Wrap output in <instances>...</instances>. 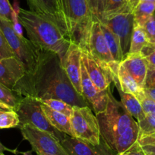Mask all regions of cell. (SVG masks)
<instances>
[{"mask_svg": "<svg viewBox=\"0 0 155 155\" xmlns=\"http://www.w3.org/2000/svg\"><path fill=\"white\" fill-rule=\"evenodd\" d=\"M15 92L22 97H34L39 100L57 99L72 107H90L84 96L76 91L71 84L59 56L46 50H41L35 73L25 77Z\"/></svg>", "mask_w": 155, "mask_h": 155, "instance_id": "1", "label": "cell"}, {"mask_svg": "<svg viewBox=\"0 0 155 155\" xmlns=\"http://www.w3.org/2000/svg\"><path fill=\"white\" fill-rule=\"evenodd\" d=\"M107 110L96 115L101 138L116 153L120 154L129 150L139 138L138 122L129 114L112 93H109Z\"/></svg>", "mask_w": 155, "mask_h": 155, "instance_id": "2", "label": "cell"}, {"mask_svg": "<svg viewBox=\"0 0 155 155\" xmlns=\"http://www.w3.org/2000/svg\"><path fill=\"white\" fill-rule=\"evenodd\" d=\"M18 17L29 40L40 50L52 52L62 60L71 40L57 25L31 10L18 8Z\"/></svg>", "mask_w": 155, "mask_h": 155, "instance_id": "3", "label": "cell"}, {"mask_svg": "<svg viewBox=\"0 0 155 155\" xmlns=\"http://www.w3.org/2000/svg\"><path fill=\"white\" fill-rule=\"evenodd\" d=\"M0 28L15 57L25 65L27 71L25 77L33 75L37 69L40 62L41 50L37 48L30 40L25 38L24 36L21 37L16 34L13 28L12 22L6 19L0 18Z\"/></svg>", "mask_w": 155, "mask_h": 155, "instance_id": "4", "label": "cell"}, {"mask_svg": "<svg viewBox=\"0 0 155 155\" xmlns=\"http://www.w3.org/2000/svg\"><path fill=\"white\" fill-rule=\"evenodd\" d=\"M15 111L19 117V126H33L40 130L53 134L60 141L65 136V134L59 132L50 124L42 110L41 101L37 98L30 96L23 97Z\"/></svg>", "mask_w": 155, "mask_h": 155, "instance_id": "5", "label": "cell"}, {"mask_svg": "<svg viewBox=\"0 0 155 155\" xmlns=\"http://www.w3.org/2000/svg\"><path fill=\"white\" fill-rule=\"evenodd\" d=\"M70 123L74 137L82 141L99 144L101 136L96 115L88 107H73Z\"/></svg>", "mask_w": 155, "mask_h": 155, "instance_id": "6", "label": "cell"}, {"mask_svg": "<svg viewBox=\"0 0 155 155\" xmlns=\"http://www.w3.org/2000/svg\"><path fill=\"white\" fill-rule=\"evenodd\" d=\"M22 136L31 144L33 151L46 155H68L60 140L50 132L31 126H19Z\"/></svg>", "mask_w": 155, "mask_h": 155, "instance_id": "7", "label": "cell"}, {"mask_svg": "<svg viewBox=\"0 0 155 155\" xmlns=\"http://www.w3.org/2000/svg\"><path fill=\"white\" fill-rule=\"evenodd\" d=\"M85 50L96 60L108 65L110 68L119 64L115 62L112 57L104 33L101 30V22L93 21L92 23L87 39V48Z\"/></svg>", "mask_w": 155, "mask_h": 155, "instance_id": "8", "label": "cell"}, {"mask_svg": "<svg viewBox=\"0 0 155 155\" xmlns=\"http://www.w3.org/2000/svg\"><path fill=\"white\" fill-rule=\"evenodd\" d=\"M81 50V62L95 87L101 91L110 88L113 82V71L110 67L96 60L87 50Z\"/></svg>", "mask_w": 155, "mask_h": 155, "instance_id": "9", "label": "cell"}, {"mask_svg": "<svg viewBox=\"0 0 155 155\" xmlns=\"http://www.w3.org/2000/svg\"><path fill=\"white\" fill-rule=\"evenodd\" d=\"M102 23L105 24L120 39L123 57L128 56L130 48L131 38L134 28V15L132 12L116 15Z\"/></svg>", "mask_w": 155, "mask_h": 155, "instance_id": "10", "label": "cell"}, {"mask_svg": "<svg viewBox=\"0 0 155 155\" xmlns=\"http://www.w3.org/2000/svg\"><path fill=\"white\" fill-rule=\"evenodd\" d=\"M31 10L54 22L68 37V26L61 0H27ZM71 40V39H70Z\"/></svg>", "mask_w": 155, "mask_h": 155, "instance_id": "11", "label": "cell"}, {"mask_svg": "<svg viewBox=\"0 0 155 155\" xmlns=\"http://www.w3.org/2000/svg\"><path fill=\"white\" fill-rule=\"evenodd\" d=\"M81 80L82 94L94 114L97 115L105 111L110 100V89L108 88L102 91L98 90L90 79L82 62L81 68Z\"/></svg>", "mask_w": 155, "mask_h": 155, "instance_id": "12", "label": "cell"}, {"mask_svg": "<svg viewBox=\"0 0 155 155\" xmlns=\"http://www.w3.org/2000/svg\"><path fill=\"white\" fill-rule=\"evenodd\" d=\"M60 142L68 155H116L102 138L99 144H93L65 135Z\"/></svg>", "mask_w": 155, "mask_h": 155, "instance_id": "13", "label": "cell"}, {"mask_svg": "<svg viewBox=\"0 0 155 155\" xmlns=\"http://www.w3.org/2000/svg\"><path fill=\"white\" fill-rule=\"evenodd\" d=\"M81 51L79 46L71 41L69 47L61 60V63L76 91L83 95L81 80Z\"/></svg>", "mask_w": 155, "mask_h": 155, "instance_id": "14", "label": "cell"}, {"mask_svg": "<svg viewBox=\"0 0 155 155\" xmlns=\"http://www.w3.org/2000/svg\"><path fill=\"white\" fill-rule=\"evenodd\" d=\"M26 74L25 65L15 56L0 59V83L13 91Z\"/></svg>", "mask_w": 155, "mask_h": 155, "instance_id": "15", "label": "cell"}, {"mask_svg": "<svg viewBox=\"0 0 155 155\" xmlns=\"http://www.w3.org/2000/svg\"><path fill=\"white\" fill-rule=\"evenodd\" d=\"M121 64L132 76L137 84L143 88L148 70V65L141 53L128 54Z\"/></svg>", "mask_w": 155, "mask_h": 155, "instance_id": "16", "label": "cell"}, {"mask_svg": "<svg viewBox=\"0 0 155 155\" xmlns=\"http://www.w3.org/2000/svg\"><path fill=\"white\" fill-rule=\"evenodd\" d=\"M113 71V81L117 82L120 89L123 92L134 95L137 98L139 97L144 91L132 76L128 72L127 70L124 68L121 63L119 65V68Z\"/></svg>", "mask_w": 155, "mask_h": 155, "instance_id": "17", "label": "cell"}, {"mask_svg": "<svg viewBox=\"0 0 155 155\" xmlns=\"http://www.w3.org/2000/svg\"><path fill=\"white\" fill-rule=\"evenodd\" d=\"M41 107H42L43 111L45 113L46 116L48 119L50 124L55 129H56L59 132H62V133L69 135V136L74 137L71 123H70V119L68 118V116L52 110L51 108L47 107L46 104H43L42 102H41Z\"/></svg>", "mask_w": 155, "mask_h": 155, "instance_id": "18", "label": "cell"}, {"mask_svg": "<svg viewBox=\"0 0 155 155\" xmlns=\"http://www.w3.org/2000/svg\"><path fill=\"white\" fill-rule=\"evenodd\" d=\"M113 82L114 83V85L116 86V89H117L119 94H120V96L121 97V103L123 104L125 109L127 110L128 113L134 119H135L137 122L142 120L145 116V113L143 111L141 104L140 101H138V98L134 96V95L123 92L120 89L117 82H116V81H113Z\"/></svg>", "mask_w": 155, "mask_h": 155, "instance_id": "19", "label": "cell"}, {"mask_svg": "<svg viewBox=\"0 0 155 155\" xmlns=\"http://www.w3.org/2000/svg\"><path fill=\"white\" fill-rule=\"evenodd\" d=\"M101 26L112 57L115 62L120 64L124 59V57L122 52L120 39L105 24L101 23Z\"/></svg>", "mask_w": 155, "mask_h": 155, "instance_id": "20", "label": "cell"}, {"mask_svg": "<svg viewBox=\"0 0 155 155\" xmlns=\"http://www.w3.org/2000/svg\"><path fill=\"white\" fill-rule=\"evenodd\" d=\"M155 3L140 2L133 11L134 25L142 28L144 24L154 14Z\"/></svg>", "mask_w": 155, "mask_h": 155, "instance_id": "21", "label": "cell"}, {"mask_svg": "<svg viewBox=\"0 0 155 155\" xmlns=\"http://www.w3.org/2000/svg\"><path fill=\"white\" fill-rule=\"evenodd\" d=\"M147 44H148V41H147L143 28L138 25H134L129 54L141 53V50Z\"/></svg>", "mask_w": 155, "mask_h": 155, "instance_id": "22", "label": "cell"}, {"mask_svg": "<svg viewBox=\"0 0 155 155\" xmlns=\"http://www.w3.org/2000/svg\"><path fill=\"white\" fill-rule=\"evenodd\" d=\"M126 12H132L128 5L126 0H107L104 15V21L111 18L116 15Z\"/></svg>", "mask_w": 155, "mask_h": 155, "instance_id": "23", "label": "cell"}, {"mask_svg": "<svg viewBox=\"0 0 155 155\" xmlns=\"http://www.w3.org/2000/svg\"><path fill=\"white\" fill-rule=\"evenodd\" d=\"M23 97L19 95L16 92L8 88L0 83V102L9 106L12 110H15L19 102Z\"/></svg>", "mask_w": 155, "mask_h": 155, "instance_id": "24", "label": "cell"}, {"mask_svg": "<svg viewBox=\"0 0 155 155\" xmlns=\"http://www.w3.org/2000/svg\"><path fill=\"white\" fill-rule=\"evenodd\" d=\"M20 120L15 110L0 112V129L18 127Z\"/></svg>", "mask_w": 155, "mask_h": 155, "instance_id": "25", "label": "cell"}, {"mask_svg": "<svg viewBox=\"0 0 155 155\" xmlns=\"http://www.w3.org/2000/svg\"><path fill=\"white\" fill-rule=\"evenodd\" d=\"M43 104H46L47 107L51 108L52 110L62 113L70 118L73 111V107L70 104H67L65 101L57 99H47L41 100Z\"/></svg>", "mask_w": 155, "mask_h": 155, "instance_id": "26", "label": "cell"}, {"mask_svg": "<svg viewBox=\"0 0 155 155\" xmlns=\"http://www.w3.org/2000/svg\"><path fill=\"white\" fill-rule=\"evenodd\" d=\"M94 21L102 23L107 0H87Z\"/></svg>", "mask_w": 155, "mask_h": 155, "instance_id": "27", "label": "cell"}, {"mask_svg": "<svg viewBox=\"0 0 155 155\" xmlns=\"http://www.w3.org/2000/svg\"><path fill=\"white\" fill-rule=\"evenodd\" d=\"M139 126V137L155 132V114H146L138 122Z\"/></svg>", "mask_w": 155, "mask_h": 155, "instance_id": "28", "label": "cell"}, {"mask_svg": "<svg viewBox=\"0 0 155 155\" xmlns=\"http://www.w3.org/2000/svg\"><path fill=\"white\" fill-rule=\"evenodd\" d=\"M138 143L145 154L155 155V132L139 137Z\"/></svg>", "mask_w": 155, "mask_h": 155, "instance_id": "29", "label": "cell"}, {"mask_svg": "<svg viewBox=\"0 0 155 155\" xmlns=\"http://www.w3.org/2000/svg\"><path fill=\"white\" fill-rule=\"evenodd\" d=\"M141 54L145 59L148 68H155V44L148 43L141 50Z\"/></svg>", "mask_w": 155, "mask_h": 155, "instance_id": "30", "label": "cell"}, {"mask_svg": "<svg viewBox=\"0 0 155 155\" xmlns=\"http://www.w3.org/2000/svg\"><path fill=\"white\" fill-rule=\"evenodd\" d=\"M15 54L10 47L3 32L0 28V59L14 57Z\"/></svg>", "mask_w": 155, "mask_h": 155, "instance_id": "31", "label": "cell"}, {"mask_svg": "<svg viewBox=\"0 0 155 155\" xmlns=\"http://www.w3.org/2000/svg\"><path fill=\"white\" fill-rule=\"evenodd\" d=\"M148 43L155 44V14L142 27Z\"/></svg>", "mask_w": 155, "mask_h": 155, "instance_id": "32", "label": "cell"}, {"mask_svg": "<svg viewBox=\"0 0 155 155\" xmlns=\"http://www.w3.org/2000/svg\"><path fill=\"white\" fill-rule=\"evenodd\" d=\"M14 11L8 0H0V18L6 19L12 22Z\"/></svg>", "mask_w": 155, "mask_h": 155, "instance_id": "33", "label": "cell"}, {"mask_svg": "<svg viewBox=\"0 0 155 155\" xmlns=\"http://www.w3.org/2000/svg\"><path fill=\"white\" fill-rule=\"evenodd\" d=\"M142 107L143 111L146 114H155V102L147 97L144 93H143L138 98Z\"/></svg>", "mask_w": 155, "mask_h": 155, "instance_id": "34", "label": "cell"}, {"mask_svg": "<svg viewBox=\"0 0 155 155\" xmlns=\"http://www.w3.org/2000/svg\"><path fill=\"white\" fill-rule=\"evenodd\" d=\"M143 88H155V68H148Z\"/></svg>", "mask_w": 155, "mask_h": 155, "instance_id": "35", "label": "cell"}, {"mask_svg": "<svg viewBox=\"0 0 155 155\" xmlns=\"http://www.w3.org/2000/svg\"><path fill=\"white\" fill-rule=\"evenodd\" d=\"M132 155H146L144 150L141 149L140 145L138 144V142L135 143L133 146H132Z\"/></svg>", "mask_w": 155, "mask_h": 155, "instance_id": "36", "label": "cell"}, {"mask_svg": "<svg viewBox=\"0 0 155 155\" xmlns=\"http://www.w3.org/2000/svg\"><path fill=\"white\" fill-rule=\"evenodd\" d=\"M144 94L155 102V88H143Z\"/></svg>", "mask_w": 155, "mask_h": 155, "instance_id": "37", "label": "cell"}, {"mask_svg": "<svg viewBox=\"0 0 155 155\" xmlns=\"http://www.w3.org/2000/svg\"><path fill=\"white\" fill-rule=\"evenodd\" d=\"M141 0H126V2H127L128 5H129V8L131 9V11L133 12L134 9L136 8L137 5H138V3L140 2Z\"/></svg>", "mask_w": 155, "mask_h": 155, "instance_id": "38", "label": "cell"}, {"mask_svg": "<svg viewBox=\"0 0 155 155\" xmlns=\"http://www.w3.org/2000/svg\"><path fill=\"white\" fill-rule=\"evenodd\" d=\"M5 150H7V151L12 152V153H15V154L18 153V151L17 150H11V149L7 148L6 147H5V146H4L3 144H2V143L0 142V153H3V152L5 151Z\"/></svg>", "mask_w": 155, "mask_h": 155, "instance_id": "39", "label": "cell"}, {"mask_svg": "<svg viewBox=\"0 0 155 155\" xmlns=\"http://www.w3.org/2000/svg\"><path fill=\"white\" fill-rule=\"evenodd\" d=\"M0 109H2V110H5V111H7V110H12V107H10L9 106L6 105L5 104H2V103L0 102Z\"/></svg>", "mask_w": 155, "mask_h": 155, "instance_id": "40", "label": "cell"}, {"mask_svg": "<svg viewBox=\"0 0 155 155\" xmlns=\"http://www.w3.org/2000/svg\"><path fill=\"white\" fill-rule=\"evenodd\" d=\"M132 147H130V148L129 149V150H127L126 151L123 152V153H120V154H118V155H132Z\"/></svg>", "mask_w": 155, "mask_h": 155, "instance_id": "41", "label": "cell"}, {"mask_svg": "<svg viewBox=\"0 0 155 155\" xmlns=\"http://www.w3.org/2000/svg\"><path fill=\"white\" fill-rule=\"evenodd\" d=\"M32 150H28V151H25V152H18V153H21L22 155H33L32 154ZM37 155H40L38 153H37Z\"/></svg>", "mask_w": 155, "mask_h": 155, "instance_id": "42", "label": "cell"}, {"mask_svg": "<svg viewBox=\"0 0 155 155\" xmlns=\"http://www.w3.org/2000/svg\"><path fill=\"white\" fill-rule=\"evenodd\" d=\"M140 2H153V3H155V0H141Z\"/></svg>", "mask_w": 155, "mask_h": 155, "instance_id": "43", "label": "cell"}, {"mask_svg": "<svg viewBox=\"0 0 155 155\" xmlns=\"http://www.w3.org/2000/svg\"><path fill=\"white\" fill-rule=\"evenodd\" d=\"M38 153V154L40 155H46V154H44V153Z\"/></svg>", "mask_w": 155, "mask_h": 155, "instance_id": "44", "label": "cell"}, {"mask_svg": "<svg viewBox=\"0 0 155 155\" xmlns=\"http://www.w3.org/2000/svg\"><path fill=\"white\" fill-rule=\"evenodd\" d=\"M0 155H5L4 153H0Z\"/></svg>", "mask_w": 155, "mask_h": 155, "instance_id": "45", "label": "cell"}, {"mask_svg": "<svg viewBox=\"0 0 155 155\" xmlns=\"http://www.w3.org/2000/svg\"><path fill=\"white\" fill-rule=\"evenodd\" d=\"M0 110H2V109H0ZM3 111H5V110H3Z\"/></svg>", "mask_w": 155, "mask_h": 155, "instance_id": "46", "label": "cell"}, {"mask_svg": "<svg viewBox=\"0 0 155 155\" xmlns=\"http://www.w3.org/2000/svg\"><path fill=\"white\" fill-rule=\"evenodd\" d=\"M1 111H3V110H0V112H1Z\"/></svg>", "mask_w": 155, "mask_h": 155, "instance_id": "47", "label": "cell"}, {"mask_svg": "<svg viewBox=\"0 0 155 155\" xmlns=\"http://www.w3.org/2000/svg\"><path fill=\"white\" fill-rule=\"evenodd\" d=\"M146 155H147V154H146Z\"/></svg>", "mask_w": 155, "mask_h": 155, "instance_id": "48", "label": "cell"}]
</instances>
